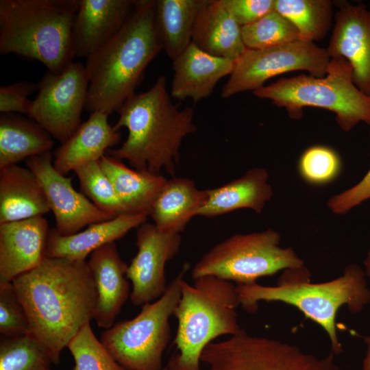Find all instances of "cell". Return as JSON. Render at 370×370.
Wrapping results in <instances>:
<instances>
[{
    "label": "cell",
    "mask_w": 370,
    "mask_h": 370,
    "mask_svg": "<svg viewBox=\"0 0 370 370\" xmlns=\"http://www.w3.org/2000/svg\"><path fill=\"white\" fill-rule=\"evenodd\" d=\"M28 317L30 334L58 364L62 350L95 319L97 292L88 262L46 258L12 282Z\"/></svg>",
    "instance_id": "1"
},
{
    "label": "cell",
    "mask_w": 370,
    "mask_h": 370,
    "mask_svg": "<svg viewBox=\"0 0 370 370\" xmlns=\"http://www.w3.org/2000/svg\"><path fill=\"white\" fill-rule=\"evenodd\" d=\"M114 129L127 130V136L108 155L126 160L141 172L175 177L183 139L197 130L191 108L182 110L173 103L166 90V78L159 76L147 91L130 97L118 110Z\"/></svg>",
    "instance_id": "2"
},
{
    "label": "cell",
    "mask_w": 370,
    "mask_h": 370,
    "mask_svg": "<svg viewBox=\"0 0 370 370\" xmlns=\"http://www.w3.org/2000/svg\"><path fill=\"white\" fill-rule=\"evenodd\" d=\"M153 0H137L121 29L86 59L89 86L85 109L110 115L133 95L145 71L162 49Z\"/></svg>",
    "instance_id": "3"
},
{
    "label": "cell",
    "mask_w": 370,
    "mask_h": 370,
    "mask_svg": "<svg viewBox=\"0 0 370 370\" xmlns=\"http://www.w3.org/2000/svg\"><path fill=\"white\" fill-rule=\"evenodd\" d=\"M284 271L276 286H263L258 282L236 285L240 306L246 312L254 313L260 301L291 305L325 330L330 341L331 352L338 355L343 349L336 329L339 309L347 306L350 312L357 314L370 303L365 270L350 264L342 275L321 283L310 282V274L304 266Z\"/></svg>",
    "instance_id": "4"
},
{
    "label": "cell",
    "mask_w": 370,
    "mask_h": 370,
    "mask_svg": "<svg viewBox=\"0 0 370 370\" xmlns=\"http://www.w3.org/2000/svg\"><path fill=\"white\" fill-rule=\"evenodd\" d=\"M78 0H0V53L37 60L61 72L75 58Z\"/></svg>",
    "instance_id": "5"
},
{
    "label": "cell",
    "mask_w": 370,
    "mask_h": 370,
    "mask_svg": "<svg viewBox=\"0 0 370 370\" xmlns=\"http://www.w3.org/2000/svg\"><path fill=\"white\" fill-rule=\"evenodd\" d=\"M181 296L174 312L177 328L176 351L165 370H201L206 346L221 336H232L241 328L236 309L240 303L236 286L214 276L180 282Z\"/></svg>",
    "instance_id": "6"
},
{
    "label": "cell",
    "mask_w": 370,
    "mask_h": 370,
    "mask_svg": "<svg viewBox=\"0 0 370 370\" xmlns=\"http://www.w3.org/2000/svg\"><path fill=\"white\" fill-rule=\"evenodd\" d=\"M253 94L284 108L293 119L301 118L305 107H316L334 112L336 121L344 132H349L360 122L370 125V97L356 86L352 68L342 57L331 58L323 77L305 74L284 77Z\"/></svg>",
    "instance_id": "7"
},
{
    "label": "cell",
    "mask_w": 370,
    "mask_h": 370,
    "mask_svg": "<svg viewBox=\"0 0 370 370\" xmlns=\"http://www.w3.org/2000/svg\"><path fill=\"white\" fill-rule=\"evenodd\" d=\"M189 266L185 264L158 299L142 306L134 318L101 333L100 341L126 370H162L163 354L171 340L170 318L181 296L180 282Z\"/></svg>",
    "instance_id": "8"
},
{
    "label": "cell",
    "mask_w": 370,
    "mask_h": 370,
    "mask_svg": "<svg viewBox=\"0 0 370 370\" xmlns=\"http://www.w3.org/2000/svg\"><path fill=\"white\" fill-rule=\"evenodd\" d=\"M280 234L272 229L232 235L195 263L192 278L214 276L236 285H249L260 278L303 267V260L294 249L280 247Z\"/></svg>",
    "instance_id": "9"
},
{
    "label": "cell",
    "mask_w": 370,
    "mask_h": 370,
    "mask_svg": "<svg viewBox=\"0 0 370 370\" xmlns=\"http://www.w3.org/2000/svg\"><path fill=\"white\" fill-rule=\"evenodd\" d=\"M201 362L207 370H341L332 352L318 357L295 345L254 336L242 328L227 339L208 344Z\"/></svg>",
    "instance_id": "10"
},
{
    "label": "cell",
    "mask_w": 370,
    "mask_h": 370,
    "mask_svg": "<svg viewBox=\"0 0 370 370\" xmlns=\"http://www.w3.org/2000/svg\"><path fill=\"white\" fill-rule=\"evenodd\" d=\"M330 59L326 49L302 40L262 49L247 48L234 62L221 97L227 99L242 92H253L270 78L290 71H306L311 76L323 77Z\"/></svg>",
    "instance_id": "11"
},
{
    "label": "cell",
    "mask_w": 370,
    "mask_h": 370,
    "mask_svg": "<svg viewBox=\"0 0 370 370\" xmlns=\"http://www.w3.org/2000/svg\"><path fill=\"white\" fill-rule=\"evenodd\" d=\"M37 85L27 115L63 143L82 123L89 86L85 66L72 61L58 73L48 71Z\"/></svg>",
    "instance_id": "12"
},
{
    "label": "cell",
    "mask_w": 370,
    "mask_h": 370,
    "mask_svg": "<svg viewBox=\"0 0 370 370\" xmlns=\"http://www.w3.org/2000/svg\"><path fill=\"white\" fill-rule=\"evenodd\" d=\"M180 234L160 230L153 223L137 228L138 251L128 265L127 278L132 282L130 299L134 306L159 299L166 291V264L179 252Z\"/></svg>",
    "instance_id": "13"
},
{
    "label": "cell",
    "mask_w": 370,
    "mask_h": 370,
    "mask_svg": "<svg viewBox=\"0 0 370 370\" xmlns=\"http://www.w3.org/2000/svg\"><path fill=\"white\" fill-rule=\"evenodd\" d=\"M25 162L43 189L50 211L55 217V229L60 234H73L87 225L114 218L76 190L71 177L56 169L51 151L31 157Z\"/></svg>",
    "instance_id": "14"
},
{
    "label": "cell",
    "mask_w": 370,
    "mask_h": 370,
    "mask_svg": "<svg viewBox=\"0 0 370 370\" xmlns=\"http://www.w3.org/2000/svg\"><path fill=\"white\" fill-rule=\"evenodd\" d=\"M334 26L326 51L352 68L356 86L370 97V10L365 4L338 1Z\"/></svg>",
    "instance_id": "15"
},
{
    "label": "cell",
    "mask_w": 370,
    "mask_h": 370,
    "mask_svg": "<svg viewBox=\"0 0 370 370\" xmlns=\"http://www.w3.org/2000/svg\"><path fill=\"white\" fill-rule=\"evenodd\" d=\"M49 230L42 216L0 223V282H12L43 262Z\"/></svg>",
    "instance_id": "16"
},
{
    "label": "cell",
    "mask_w": 370,
    "mask_h": 370,
    "mask_svg": "<svg viewBox=\"0 0 370 370\" xmlns=\"http://www.w3.org/2000/svg\"><path fill=\"white\" fill-rule=\"evenodd\" d=\"M135 1L78 0L73 27L75 57L87 59L108 42L130 17Z\"/></svg>",
    "instance_id": "17"
},
{
    "label": "cell",
    "mask_w": 370,
    "mask_h": 370,
    "mask_svg": "<svg viewBox=\"0 0 370 370\" xmlns=\"http://www.w3.org/2000/svg\"><path fill=\"white\" fill-rule=\"evenodd\" d=\"M97 292L95 320L99 327L111 328L130 296L128 265L121 259L114 243L94 251L87 262Z\"/></svg>",
    "instance_id": "18"
},
{
    "label": "cell",
    "mask_w": 370,
    "mask_h": 370,
    "mask_svg": "<svg viewBox=\"0 0 370 370\" xmlns=\"http://www.w3.org/2000/svg\"><path fill=\"white\" fill-rule=\"evenodd\" d=\"M234 62L209 54L191 42L173 60L171 97L194 102L209 97L219 80L232 73Z\"/></svg>",
    "instance_id": "19"
},
{
    "label": "cell",
    "mask_w": 370,
    "mask_h": 370,
    "mask_svg": "<svg viewBox=\"0 0 370 370\" xmlns=\"http://www.w3.org/2000/svg\"><path fill=\"white\" fill-rule=\"evenodd\" d=\"M147 218L145 214L127 212L89 225L85 230L71 235H61L55 228L50 229L47 257L86 260L94 251L106 244L114 243L147 222Z\"/></svg>",
    "instance_id": "20"
},
{
    "label": "cell",
    "mask_w": 370,
    "mask_h": 370,
    "mask_svg": "<svg viewBox=\"0 0 370 370\" xmlns=\"http://www.w3.org/2000/svg\"><path fill=\"white\" fill-rule=\"evenodd\" d=\"M108 114L90 113L88 119L55 153L53 166L63 175L90 162L99 160L105 152L116 145L121 134L108 122Z\"/></svg>",
    "instance_id": "21"
},
{
    "label": "cell",
    "mask_w": 370,
    "mask_h": 370,
    "mask_svg": "<svg viewBox=\"0 0 370 370\" xmlns=\"http://www.w3.org/2000/svg\"><path fill=\"white\" fill-rule=\"evenodd\" d=\"M192 42L214 56L236 61L246 50L241 27L222 0H206L193 27Z\"/></svg>",
    "instance_id": "22"
},
{
    "label": "cell",
    "mask_w": 370,
    "mask_h": 370,
    "mask_svg": "<svg viewBox=\"0 0 370 370\" xmlns=\"http://www.w3.org/2000/svg\"><path fill=\"white\" fill-rule=\"evenodd\" d=\"M49 211L43 189L28 167L0 169V223L43 217Z\"/></svg>",
    "instance_id": "23"
},
{
    "label": "cell",
    "mask_w": 370,
    "mask_h": 370,
    "mask_svg": "<svg viewBox=\"0 0 370 370\" xmlns=\"http://www.w3.org/2000/svg\"><path fill=\"white\" fill-rule=\"evenodd\" d=\"M269 180L265 169L255 167L225 184L207 189L208 199L198 216L214 217L241 208L260 214L273 195Z\"/></svg>",
    "instance_id": "24"
},
{
    "label": "cell",
    "mask_w": 370,
    "mask_h": 370,
    "mask_svg": "<svg viewBox=\"0 0 370 370\" xmlns=\"http://www.w3.org/2000/svg\"><path fill=\"white\" fill-rule=\"evenodd\" d=\"M207 189L193 180L173 177L166 180L150 211L153 224L161 231L180 234L208 199Z\"/></svg>",
    "instance_id": "25"
},
{
    "label": "cell",
    "mask_w": 370,
    "mask_h": 370,
    "mask_svg": "<svg viewBox=\"0 0 370 370\" xmlns=\"http://www.w3.org/2000/svg\"><path fill=\"white\" fill-rule=\"evenodd\" d=\"M99 163L105 174L129 212L149 217L152 206L167 179L131 169L109 155L103 156Z\"/></svg>",
    "instance_id": "26"
},
{
    "label": "cell",
    "mask_w": 370,
    "mask_h": 370,
    "mask_svg": "<svg viewBox=\"0 0 370 370\" xmlns=\"http://www.w3.org/2000/svg\"><path fill=\"white\" fill-rule=\"evenodd\" d=\"M51 135L34 121L13 114L0 116V169L51 151Z\"/></svg>",
    "instance_id": "27"
},
{
    "label": "cell",
    "mask_w": 370,
    "mask_h": 370,
    "mask_svg": "<svg viewBox=\"0 0 370 370\" xmlns=\"http://www.w3.org/2000/svg\"><path fill=\"white\" fill-rule=\"evenodd\" d=\"M206 0H157L156 32L167 56L173 60L192 42L197 15Z\"/></svg>",
    "instance_id": "28"
},
{
    "label": "cell",
    "mask_w": 370,
    "mask_h": 370,
    "mask_svg": "<svg viewBox=\"0 0 370 370\" xmlns=\"http://www.w3.org/2000/svg\"><path fill=\"white\" fill-rule=\"evenodd\" d=\"M333 4L330 0H275V10L294 25L301 40L314 42L329 31Z\"/></svg>",
    "instance_id": "29"
},
{
    "label": "cell",
    "mask_w": 370,
    "mask_h": 370,
    "mask_svg": "<svg viewBox=\"0 0 370 370\" xmlns=\"http://www.w3.org/2000/svg\"><path fill=\"white\" fill-rule=\"evenodd\" d=\"M51 363L47 350L31 334L1 341L0 370H46Z\"/></svg>",
    "instance_id": "30"
},
{
    "label": "cell",
    "mask_w": 370,
    "mask_h": 370,
    "mask_svg": "<svg viewBox=\"0 0 370 370\" xmlns=\"http://www.w3.org/2000/svg\"><path fill=\"white\" fill-rule=\"evenodd\" d=\"M247 49H262L291 43L300 39L294 25L275 9L250 25L241 27Z\"/></svg>",
    "instance_id": "31"
},
{
    "label": "cell",
    "mask_w": 370,
    "mask_h": 370,
    "mask_svg": "<svg viewBox=\"0 0 370 370\" xmlns=\"http://www.w3.org/2000/svg\"><path fill=\"white\" fill-rule=\"evenodd\" d=\"M74 172L77 176L81 192L99 209L113 217L129 212L101 169L99 160L79 167Z\"/></svg>",
    "instance_id": "32"
},
{
    "label": "cell",
    "mask_w": 370,
    "mask_h": 370,
    "mask_svg": "<svg viewBox=\"0 0 370 370\" xmlns=\"http://www.w3.org/2000/svg\"><path fill=\"white\" fill-rule=\"evenodd\" d=\"M74 370H126L95 335L90 323L84 325L69 343Z\"/></svg>",
    "instance_id": "33"
},
{
    "label": "cell",
    "mask_w": 370,
    "mask_h": 370,
    "mask_svg": "<svg viewBox=\"0 0 370 370\" xmlns=\"http://www.w3.org/2000/svg\"><path fill=\"white\" fill-rule=\"evenodd\" d=\"M341 160L332 149L314 145L306 149L298 161V171L306 182L321 186L333 182L341 171Z\"/></svg>",
    "instance_id": "34"
},
{
    "label": "cell",
    "mask_w": 370,
    "mask_h": 370,
    "mask_svg": "<svg viewBox=\"0 0 370 370\" xmlns=\"http://www.w3.org/2000/svg\"><path fill=\"white\" fill-rule=\"evenodd\" d=\"M0 333L5 337L30 334L27 313L12 282H0Z\"/></svg>",
    "instance_id": "35"
},
{
    "label": "cell",
    "mask_w": 370,
    "mask_h": 370,
    "mask_svg": "<svg viewBox=\"0 0 370 370\" xmlns=\"http://www.w3.org/2000/svg\"><path fill=\"white\" fill-rule=\"evenodd\" d=\"M38 88V85L27 82H18L0 88V112L1 114L14 112L28 114L32 100L28 96Z\"/></svg>",
    "instance_id": "36"
},
{
    "label": "cell",
    "mask_w": 370,
    "mask_h": 370,
    "mask_svg": "<svg viewBox=\"0 0 370 370\" xmlns=\"http://www.w3.org/2000/svg\"><path fill=\"white\" fill-rule=\"evenodd\" d=\"M234 21L241 26L255 23L275 9V0H222Z\"/></svg>",
    "instance_id": "37"
},
{
    "label": "cell",
    "mask_w": 370,
    "mask_h": 370,
    "mask_svg": "<svg viewBox=\"0 0 370 370\" xmlns=\"http://www.w3.org/2000/svg\"><path fill=\"white\" fill-rule=\"evenodd\" d=\"M369 199H370V169L356 184L331 197L328 200L327 206L334 214H344Z\"/></svg>",
    "instance_id": "38"
},
{
    "label": "cell",
    "mask_w": 370,
    "mask_h": 370,
    "mask_svg": "<svg viewBox=\"0 0 370 370\" xmlns=\"http://www.w3.org/2000/svg\"><path fill=\"white\" fill-rule=\"evenodd\" d=\"M366 345V353L362 361V369L370 370V335L363 337Z\"/></svg>",
    "instance_id": "39"
},
{
    "label": "cell",
    "mask_w": 370,
    "mask_h": 370,
    "mask_svg": "<svg viewBox=\"0 0 370 370\" xmlns=\"http://www.w3.org/2000/svg\"><path fill=\"white\" fill-rule=\"evenodd\" d=\"M364 266L365 274L370 278V249L367 251V256L364 260Z\"/></svg>",
    "instance_id": "40"
},
{
    "label": "cell",
    "mask_w": 370,
    "mask_h": 370,
    "mask_svg": "<svg viewBox=\"0 0 370 370\" xmlns=\"http://www.w3.org/2000/svg\"><path fill=\"white\" fill-rule=\"evenodd\" d=\"M46 370H51V369H46Z\"/></svg>",
    "instance_id": "41"
},
{
    "label": "cell",
    "mask_w": 370,
    "mask_h": 370,
    "mask_svg": "<svg viewBox=\"0 0 370 370\" xmlns=\"http://www.w3.org/2000/svg\"><path fill=\"white\" fill-rule=\"evenodd\" d=\"M369 5H370V3H369Z\"/></svg>",
    "instance_id": "42"
}]
</instances>
